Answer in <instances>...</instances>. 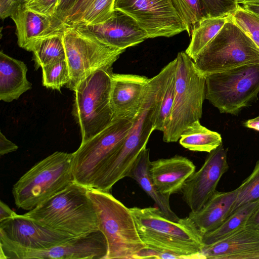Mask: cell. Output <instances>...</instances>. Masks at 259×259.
<instances>
[{
  "label": "cell",
  "mask_w": 259,
  "mask_h": 259,
  "mask_svg": "<svg viewBox=\"0 0 259 259\" xmlns=\"http://www.w3.org/2000/svg\"><path fill=\"white\" fill-rule=\"evenodd\" d=\"M88 189L73 182L23 215L44 226L73 237L97 231L98 216Z\"/></svg>",
  "instance_id": "6da1fadb"
},
{
  "label": "cell",
  "mask_w": 259,
  "mask_h": 259,
  "mask_svg": "<svg viewBox=\"0 0 259 259\" xmlns=\"http://www.w3.org/2000/svg\"><path fill=\"white\" fill-rule=\"evenodd\" d=\"M142 241L148 246L172 252L188 259H204L203 235L188 217L167 219L158 207L130 208Z\"/></svg>",
  "instance_id": "7a4b0ae2"
},
{
  "label": "cell",
  "mask_w": 259,
  "mask_h": 259,
  "mask_svg": "<svg viewBox=\"0 0 259 259\" xmlns=\"http://www.w3.org/2000/svg\"><path fill=\"white\" fill-rule=\"evenodd\" d=\"M73 153L56 151L33 165L13 185L19 208L30 210L74 182Z\"/></svg>",
  "instance_id": "3957f363"
},
{
  "label": "cell",
  "mask_w": 259,
  "mask_h": 259,
  "mask_svg": "<svg viewBox=\"0 0 259 259\" xmlns=\"http://www.w3.org/2000/svg\"><path fill=\"white\" fill-rule=\"evenodd\" d=\"M87 193L96 210L99 230L107 241L106 259H134L147 245L140 237L130 208L109 192L88 189Z\"/></svg>",
  "instance_id": "277c9868"
},
{
  "label": "cell",
  "mask_w": 259,
  "mask_h": 259,
  "mask_svg": "<svg viewBox=\"0 0 259 259\" xmlns=\"http://www.w3.org/2000/svg\"><path fill=\"white\" fill-rule=\"evenodd\" d=\"M176 60L175 96L169 120L163 132L165 142H177L183 132L202 115L205 99V77L185 53L179 52Z\"/></svg>",
  "instance_id": "5b68a950"
},
{
  "label": "cell",
  "mask_w": 259,
  "mask_h": 259,
  "mask_svg": "<svg viewBox=\"0 0 259 259\" xmlns=\"http://www.w3.org/2000/svg\"><path fill=\"white\" fill-rule=\"evenodd\" d=\"M112 70H97L74 91L72 115L80 128L81 143L102 132L113 121L110 101Z\"/></svg>",
  "instance_id": "8992f818"
},
{
  "label": "cell",
  "mask_w": 259,
  "mask_h": 259,
  "mask_svg": "<svg viewBox=\"0 0 259 259\" xmlns=\"http://www.w3.org/2000/svg\"><path fill=\"white\" fill-rule=\"evenodd\" d=\"M62 38L70 74L66 86L73 91L97 70L112 69L114 63L125 51L104 42L80 25H64Z\"/></svg>",
  "instance_id": "52a82bcc"
},
{
  "label": "cell",
  "mask_w": 259,
  "mask_h": 259,
  "mask_svg": "<svg viewBox=\"0 0 259 259\" xmlns=\"http://www.w3.org/2000/svg\"><path fill=\"white\" fill-rule=\"evenodd\" d=\"M204 76L259 63V48L230 19L193 60Z\"/></svg>",
  "instance_id": "ba28073f"
},
{
  "label": "cell",
  "mask_w": 259,
  "mask_h": 259,
  "mask_svg": "<svg viewBox=\"0 0 259 259\" xmlns=\"http://www.w3.org/2000/svg\"><path fill=\"white\" fill-rule=\"evenodd\" d=\"M205 77V99L221 113L237 115L256 100L259 63L238 66Z\"/></svg>",
  "instance_id": "9c48e42d"
},
{
  "label": "cell",
  "mask_w": 259,
  "mask_h": 259,
  "mask_svg": "<svg viewBox=\"0 0 259 259\" xmlns=\"http://www.w3.org/2000/svg\"><path fill=\"white\" fill-rule=\"evenodd\" d=\"M134 119H113L102 132L81 143L72 153L74 182L92 188L102 167L123 144Z\"/></svg>",
  "instance_id": "30bf717a"
},
{
  "label": "cell",
  "mask_w": 259,
  "mask_h": 259,
  "mask_svg": "<svg viewBox=\"0 0 259 259\" xmlns=\"http://www.w3.org/2000/svg\"><path fill=\"white\" fill-rule=\"evenodd\" d=\"M108 245L99 230L79 236L49 248H25L0 238L1 259H106Z\"/></svg>",
  "instance_id": "8fae6325"
},
{
  "label": "cell",
  "mask_w": 259,
  "mask_h": 259,
  "mask_svg": "<svg viewBox=\"0 0 259 259\" xmlns=\"http://www.w3.org/2000/svg\"><path fill=\"white\" fill-rule=\"evenodd\" d=\"M114 9L132 17L149 38L168 37L187 31L173 0H115Z\"/></svg>",
  "instance_id": "7c38bea8"
},
{
  "label": "cell",
  "mask_w": 259,
  "mask_h": 259,
  "mask_svg": "<svg viewBox=\"0 0 259 259\" xmlns=\"http://www.w3.org/2000/svg\"><path fill=\"white\" fill-rule=\"evenodd\" d=\"M227 153L222 143L208 153L201 168L186 181L182 193L191 211L200 209L217 191L221 177L229 169Z\"/></svg>",
  "instance_id": "4fadbf2b"
},
{
  "label": "cell",
  "mask_w": 259,
  "mask_h": 259,
  "mask_svg": "<svg viewBox=\"0 0 259 259\" xmlns=\"http://www.w3.org/2000/svg\"><path fill=\"white\" fill-rule=\"evenodd\" d=\"M73 237L44 226L23 214H17L0 222V238L27 248H49Z\"/></svg>",
  "instance_id": "5bb4252c"
},
{
  "label": "cell",
  "mask_w": 259,
  "mask_h": 259,
  "mask_svg": "<svg viewBox=\"0 0 259 259\" xmlns=\"http://www.w3.org/2000/svg\"><path fill=\"white\" fill-rule=\"evenodd\" d=\"M149 80L145 76L112 73L110 101L113 119L135 118Z\"/></svg>",
  "instance_id": "9a60e30c"
},
{
  "label": "cell",
  "mask_w": 259,
  "mask_h": 259,
  "mask_svg": "<svg viewBox=\"0 0 259 259\" xmlns=\"http://www.w3.org/2000/svg\"><path fill=\"white\" fill-rule=\"evenodd\" d=\"M80 26L104 42L122 50H125L149 38L132 17L118 10H115L113 15L104 22Z\"/></svg>",
  "instance_id": "2e32d148"
},
{
  "label": "cell",
  "mask_w": 259,
  "mask_h": 259,
  "mask_svg": "<svg viewBox=\"0 0 259 259\" xmlns=\"http://www.w3.org/2000/svg\"><path fill=\"white\" fill-rule=\"evenodd\" d=\"M16 25V34L19 47L29 51L37 40L61 31L64 24L55 17L35 12L19 5L10 17Z\"/></svg>",
  "instance_id": "e0dca14e"
},
{
  "label": "cell",
  "mask_w": 259,
  "mask_h": 259,
  "mask_svg": "<svg viewBox=\"0 0 259 259\" xmlns=\"http://www.w3.org/2000/svg\"><path fill=\"white\" fill-rule=\"evenodd\" d=\"M202 253L210 259H259V231L245 227L209 245Z\"/></svg>",
  "instance_id": "ac0fdd59"
},
{
  "label": "cell",
  "mask_w": 259,
  "mask_h": 259,
  "mask_svg": "<svg viewBox=\"0 0 259 259\" xmlns=\"http://www.w3.org/2000/svg\"><path fill=\"white\" fill-rule=\"evenodd\" d=\"M195 165L188 158L176 155L150 162V172L157 190L170 196L182 192L189 177L195 171Z\"/></svg>",
  "instance_id": "d6986e66"
},
{
  "label": "cell",
  "mask_w": 259,
  "mask_h": 259,
  "mask_svg": "<svg viewBox=\"0 0 259 259\" xmlns=\"http://www.w3.org/2000/svg\"><path fill=\"white\" fill-rule=\"evenodd\" d=\"M238 191V188L228 192L216 191L200 209L189 213L188 217L203 236L218 228L229 217Z\"/></svg>",
  "instance_id": "ffe728a7"
},
{
  "label": "cell",
  "mask_w": 259,
  "mask_h": 259,
  "mask_svg": "<svg viewBox=\"0 0 259 259\" xmlns=\"http://www.w3.org/2000/svg\"><path fill=\"white\" fill-rule=\"evenodd\" d=\"M27 67L22 61L0 52V100L11 102L32 88L26 77Z\"/></svg>",
  "instance_id": "44dd1931"
},
{
  "label": "cell",
  "mask_w": 259,
  "mask_h": 259,
  "mask_svg": "<svg viewBox=\"0 0 259 259\" xmlns=\"http://www.w3.org/2000/svg\"><path fill=\"white\" fill-rule=\"evenodd\" d=\"M150 150L145 148L141 152L127 175L136 181L143 190L154 200L162 213L169 220L178 222L180 220L171 209L170 196L161 193L156 187L150 175Z\"/></svg>",
  "instance_id": "7402d4cb"
},
{
  "label": "cell",
  "mask_w": 259,
  "mask_h": 259,
  "mask_svg": "<svg viewBox=\"0 0 259 259\" xmlns=\"http://www.w3.org/2000/svg\"><path fill=\"white\" fill-rule=\"evenodd\" d=\"M230 19V15L201 19L192 27L191 41L185 53L194 60Z\"/></svg>",
  "instance_id": "603a6c76"
},
{
  "label": "cell",
  "mask_w": 259,
  "mask_h": 259,
  "mask_svg": "<svg viewBox=\"0 0 259 259\" xmlns=\"http://www.w3.org/2000/svg\"><path fill=\"white\" fill-rule=\"evenodd\" d=\"M179 143L190 151L209 153L222 144V138L219 133L208 130L197 120L183 132Z\"/></svg>",
  "instance_id": "cb8c5ba5"
},
{
  "label": "cell",
  "mask_w": 259,
  "mask_h": 259,
  "mask_svg": "<svg viewBox=\"0 0 259 259\" xmlns=\"http://www.w3.org/2000/svg\"><path fill=\"white\" fill-rule=\"evenodd\" d=\"M63 29L39 39L32 45L29 52L33 53L36 69L66 58Z\"/></svg>",
  "instance_id": "d4e9b609"
},
{
  "label": "cell",
  "mask_w": 259,
  "mask_h": 259,
  "mask_svg": "<svg viewBox=\"0 0 259 259\" xmlns=\"http://www.w3.org/2000/svg\"><path fill=\"white\" fill-rule=\"evenodd\" d=\"M258 206L259 199L239 207L218 228L203 235L204 245L212 244L245 227L249 217Z\"/></svg>",
  "instance_id": "484cf974"
},
{
  "label": "cell",
  "mask_w": 259,
  "mask_h": 259,
  "mask_svg": "<svg viewBox=\"0 0 259 259\" xmlns=\"http://www.w3.org/2000/svg\"><path fill=\"white\" fill-rule=\"evenodd\" d=\"M172 66L165 80L154 130L163 132L169 120L175 96L176 60L172 61Z\"/></svg>",
  "instance_id": "4316f807"
},
{
  "label": "cell",
  "mask_w": 259,
  "mask_h": 259,
  "mask_svg": "<svg viewBox=\"0 0 259 259\" xmlns=\"http://www.w3.org/2000/svg\"><path fill=\"white\" fill-rule=\"evenodd\" d=\"M41 68L42 85L46 88L61 92V88L68 83L70 74L66 58Z\"/></svg>",
  "instance_id": "83f0119b"
},
{
  "label": "cell",
  "mask_w": 259,
  "mask_h": 259,
  "mask_svg": "<svg viewBox=\"0 0 259 259\" xmlns=\"http://www.w3.org/2000/svg\"><path fill=\"white\" fill-rule=\"evenodd\" d=\"M238 189L229 215L242 205L259 199V160L251 174L242 182Z\"/></svg>",
  "instance_id": "f1b7e54d"
},
{
  "label": "cell",
  "mask_w": 259,
  "mask_h": 259,
  "mask_svg": "<svg viewBox=\"0 0 259 259\" xmlns=\"http://www.w3.org/2000/svg\"><path fill=\"white\" fill-rule=\"evenodd\" d=\"M230 16L231 20L259 48V18L239 5Z\"/></svg>",
  "instance_id": "f546056e"
},
{
  "label": "cell",
  "mask_w": 259,
  "mask_h": 259,
  "mask_svg": "<svg viewBox=\"0 0 259 259\" xmlns=\"http://www.w3.org/2000/svg\"><path fill=\"white\" fill-rule=\"evenodd\" d=\"M114 2L115 0H95L77 25H92L104 22L113 15Z\"/></svg>",
  "instance_id": "4dcf8cb0"
},
{
  "label": "cell",
  "mask_w": 259,
  "mask_h": 259,
  "mask_svg": "<svg viewBox=\"0 0 259 259\" xmlns=\"http://www.w3.org/2000/svg\"><path fill=\"white\" fill-rule=\"evenodd\" d=\"M183 18L187 27V32L191 35L193 26L198 21L207 17L200 0H173Z\"/></svg>",
  "instance_id": "1f68e13d"
},
{
  "label": "cell",
  "mask_w": 259,
  "mask_h": 259,
  "mask_svg": "<svg viewBox=\"0 0 259 259\" xmlns=\"http://www.w3.org/2000/svg\"><path fill=\"white\" fill-rule=\"evenodd\" d=\"M207 17L230 15L239 5L235 0H200Z\"/></svg>",
  "instance_id": "d6a6232c"
},
{
  "label": "cell",
  "mask_w": 259,
  "mask_h": 259,
  "mask_svg": "<svg viewBox=\"0 0 259 259\" xmlns=\"http://www.w3.org/2000/svg\"><path fill=\"white\" fill-rule=\"evenodd\" d=\"M61 1L29 0L24 5L35 12L48 16L55 17Z\"/></svg>",
  "instance_id": "836d02e7"
},
{
  "label": "cell",
  "mask_w": 259,
  "mask_h": 259,
  "mask_svg": "<svg viewBox=\"0 0 259 259\" xmlns=\"http://www.w3.org/2000/svg\"><path fill=\"white\" fill-rule=\"evenodd\" d=\"M155 258V259H187L185 256L148 246L138 252L134 259Z\"/></svg>",
  "instance_id": "e575fe53"
},
{
  "label": "cell",
  "mask_w": 259,
  "mask_h": 259,
  "mask_svg": "<svg viewBox=\"0 0 259 259\" xmlns=\"http://www.w3.org/2000/svg\"><path fill=\"white\" fill-rule=\"evenodd\" d=\"M95 0H78L67 14L64 23L65 26H75L80 21L85 12Z\"/></svg>",
  "instance_id": "d590c367"
},
{
  "label": "cell",
  "mask_w": 259,
  "mask_h": 259,
  "mask_svg": "<svg viewBox=\"0 0 259 259\" xmlns=\"http://www.w3.org/2000/svg\"><path fill=\"white\" fill-rule=\"evenodd\" d=\"M77 1L78 0H61L55 17L64 23L67 14Z\"/></svg>",
  "instance_id": "8d00e7d4"
},
{
  "label": "cell",
  "mask_w": 259,
  "mask_h": 259,
  "mask_svg": "<svg viewBox=\"0 0 259 259\" xmlns=\"http://www.w3.org/2000/svg\"><path fill=\"white\" fill-rule=\"evenodd\" d=\"M18 5H15L12 0H0V17L4 20L10 17L18 8Z\"/></svg>",
  "instance_id": "74e56055"
},
{
  "label": "cell",
  "mask_w": 259,
  "mask_h": 259,
  "mask_svg": "<svg viewBox=\"0 0 259 259\" xmlns=\"http://www.w3.org/2000/svg\"><path fill=\"white\" fill-rule=\"evenodd\" d=\"M18 147L8 140L2 132L0 133V155L2 156L16 151Z\"/></svg>",
  "instance_id": "f35d334b"
},
{
  "label": "cell",
  "mask_w": 259,
  "mask_h": 259,
  "mask_svg": "<svg viewBox=\"0 0 259 259\" xmlns=\"http://www.w3.org/2000/svg\"><path fill=\"white\" fill-rule=\"evenodd\" d=\"M17 213L12 210L4 202L0 201V222L11 218Z\"/></svg>",
  "instance_id": "ab89813d"
},
{
  "label": "cell",
  "mask_w": 259,
  "mask_h": 259,
  "mask_svg": "<svg viewBox=\"0 0 259 259\" xmlns=\"http://www.w3.org/2000/svg\"><path fill=\"white\" fill-rule=\"evenodd\" d=\"M246 227L259 231V206L249 217Z\"/></svg>",
  "instance_id": "60d3db41"
},
{
  "label": "cell",
  "mask_w": 259,
  "mask_h": 259,
  "mask_svg": "<svg viewBox=\"0 0 259 259\" xmlns=\"http://www.w3.org/2000/svg\"><path fill=\"white\" fill-rule=\"evenodd\" d=\"M242 5L243 8L259 18V3H246Z\"/></svg>",
  "instance_id": "b9f144b4"
},
{
  "label": "cell",
  "mask_w": 259,
  "mask_h": 259,
  "mask_svg": "<svg viewBox=\"0 0 259 259\" xmlns=\"http://www.w3.org/2000/svg\"><path fill=\"white\" fill-rule=\"evenodd\" d=\"M243 125L246 127L259 131V118L256 117L254 118L249 119L246 121Z\"/></svg>",
  "instance_id": "7bdbcfd3"
},
{
  "label": "cell",
  "mask_w": 259,
  "mask_h": 259,
  "mask_svg": "<svg viewBox=\"0 0 259 259\" xmlns=\"http://www.w3.org/2000/svg\"><path fill=\"white\" fill-rule=\"evenodd\" d=\"M237 3L238 4L246 3H259V0H237Z\"/></svg>",
  "instance_id": "ee69618b"
},
{
  "label": "cell",
  "mask_w": 259,
  "mask_h": 259,
  "mask_svg": "<svg viewBox=\"0 0 259 259\" xmlns=\"http://www.w3.org/2000/svg\"><path fill=\"white\" fill-rule=\"evenodd\" d=\"M29 0H12L13 3L16 5H24Z\"/></svg>",
  "instance_id": "f6af8a7d"
},
{
  "label": "cell",
  "mask_w": 259,
  "mask_h": 259,
  "mask_svg": "<svg viewBox=\"0 0 259 259\" xmlns=\"http://www.w3.org/2000/svg\"><path fill=\"white\" fill-rule=\"evenodd\" d=\"M257 117L259 118V115H258V116H257Z\"/></svg>",
  "instance_id": "bcb514c9"
},
{
  "label": "cell",
  "mask_w": 259,
  "mask_h": 259,
  "mask_svg": "<svg viewBox=\"0 0 259 259\" xmlns=\"http://www.w3.org/2000/svg\"><path fill=\"white\" fill-rule=\"evenodd\" d=\"M235 1L237 2V0H235Z\"/></svg>",
  "instance_id": "7dc6e473"
}]
</instances>
